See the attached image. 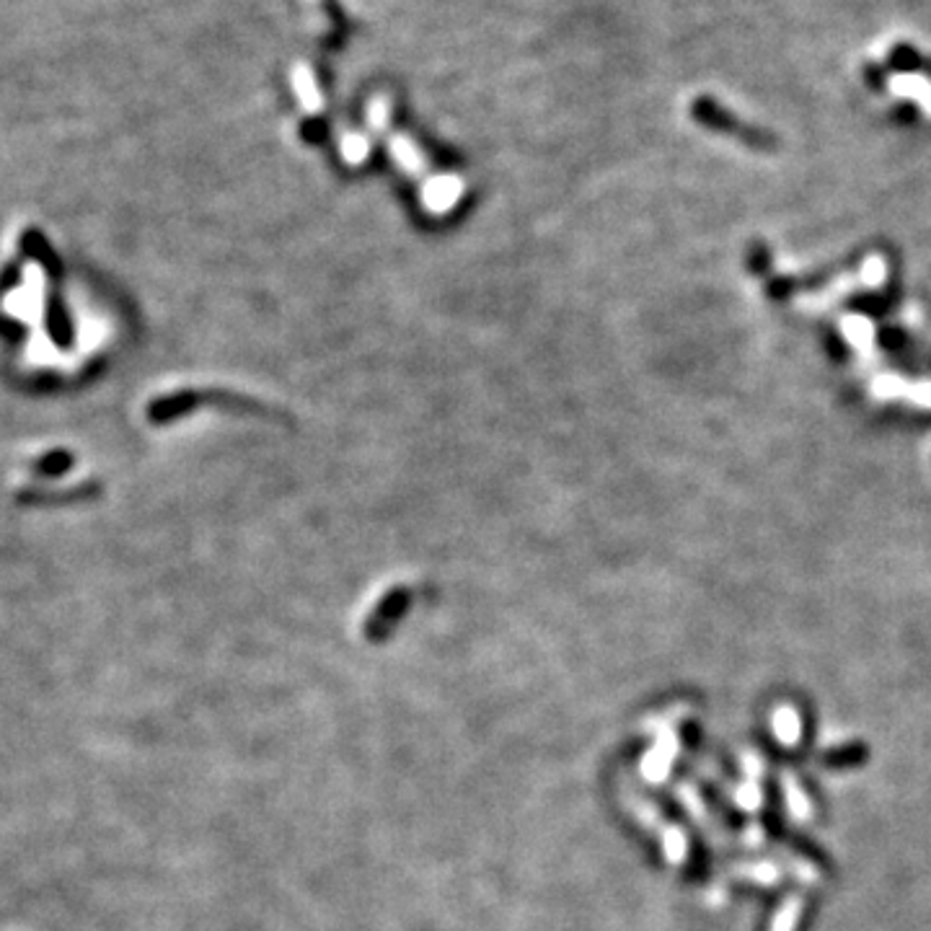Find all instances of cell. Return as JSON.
Returning a JSON list of instances; mask_svg holds the SVG:
<instances>
[{
    "mask_svg": "<svg viewBox=\"0 0 931 931\" xmlns=\"http://www.w3.org/2000/svg\"><path fill=\"white\" fill-rule=\"evenodd\" d=\"M290 78H293V91H295V96H298L300 104H303V109H308V112H319L324 96H321L319 81H316L313 70L308 68V65H295Z\"/></svg>",
    "mask_w": 931,
    "mask_h": 931,
    "instance_id": "cell-3",
    "label": "cell"
},
{
    "mask_svg": "<svg viewBox=\"0 0 931 931\" xmlns=\"http://www.w3.org/2000/svg\"><path fill=\"white\" fill-rule=\"evenodd\" d=\"M911 396H913V399H916V401H924V404H931V386L913 388Z\"/></svg>",
    "mask_w": 931,
    "mask_h": 931,
    "instance_id": "cell-9",
    "label": "cell"
},
{
    "mask_svg": "<svg viewBox=\"0 0 931 931\" xmlns=\"http://www.w3.org/2000/svg\"><path fill=\"white\" fill-rule=\"evenodd\" d=\"M458 192H461V184L456 179H440L435 187H430V192H425V202L430 210H443L458 200Z\"/></svg>",
    "mask_w": 931,
    "mask_h": 931,
    "instance_id": "cell-5",
    "label": "cell"
},
{
    "mask_svg": "<svg viewBox=\"0 0 931 931\" xmlns=\"http://www.w3.org/2000/svg\"><path fill=\"white\" fill-rule=\"evenodd\" d=\"M869 756H872V753H869L867 745L854 740V743H841L836 745V748L823 750V753H820V766L831 771L859 769V766H864V763L869 761Z\"/></svg>",
    "mask_w": 931,
    "mask_h": 931,
    "instance_id": "cell-2",
    "label": "cell"
},
{
    "mask_svg": "<svg viewBox=\"0 0 931 931\" xmlns=\"http://www.w3.org/2000/svg\"><path fill=\"white\" fill-rule=\"evenodd\" d=\"M694 117L699 119V122H704V125L717 127V130L732 132V135H738V138H745V140H750V143H756V145H763V140H766L763 135H758V132H750L748 127H740L738 122L730 117V114L722 112V109H719L717 104H714V101H709V99L696 101V104H694Z\"/></svg>",
    "mask_w": 931,
    "mask_h": 931,
    "instance_id": "cell-1",
    "label": "cell"
},
{
    "mask_svg": "<svg viewBox=\"0 0 931 931\" xmlns=\"http://www.w3.org/2000/svg\"><path fill=\"white\" fill-rule=\"evenodd\" d=\"M867 272H864V280L867 282H872V285H875V282H880L882 280V275H885V272H882V262L880 259H872V262H867Z\"/></svg>",
    "mask_w": 931,
    "mask_h": 931,
    "instance_id": "cell-8",
    "label": "cell"
},
{
    "mask_svg": "<svg viewBox=\"0 0 931 931\" xmlns=\"http://www.w3.org/2000/svg\"><path fill=\"white\" fill-rule=\"evenodd\" d=\"M386 117H388V107H386V101H383V99H375V101H370V109H368V119H370V125H373V127H378V130H381V127L386 125Z\"/></svg>",
    "mask_w": 931,
    "mask_h": 931,
    "instance_id": "cell-7",
    "label": "cell"
},
{
    "mask_svg": "<svg viewBox=\"0 0 931 931\" xmlns=\"http://www.w3.org/2000/svg\"><path fill=\"white\" fill-rule=\"evenodd\" d=\"M368 150H370L368 140H365L363 135H357V132H350V135H344L342 138V156L347 163L365 161Z\"/></svg>",
    "mask_w": 931,
    "mask_h": 931,
    "instance_id": "cell-6",
    "label": "cell"
},
{
    "mask_svg": "<svg viewBox=\"0 0 931 931\" xmlns=\"http://www.w3.org/2000/svg\"><path fill=\"white\" fill-rule=\"evenodd\" d=\"M391 156H394L396 163H399L404 171H409V174H422V169H425V158H422L419 148L412 140L404 138V135L391 138Z\"/></svg>",
    "mask_w": 931,
    "mask_h": 931,
    "instance_id": "cell-4",
    "label": "cell"
}]
</instances>
